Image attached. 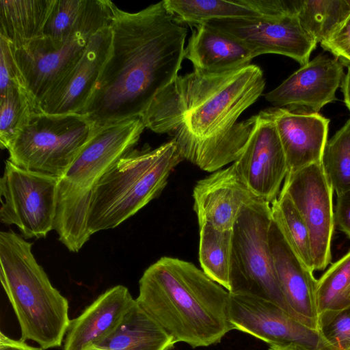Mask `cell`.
<instances>
[{"label": "cell", "instance_id": "5bb4252c", "mask_svg": "<svg viewBox=\"0 0 350 350\" xmlns=\"http://www.w3.org/2000/svg\"><path fill=\"white\" fill-rule=\"evenodd\" d=\"M96 31H79L66 40L40 36L14 49L16 62L36 112L49 90L77 62Z\"/></svg>", "mask_w": 350, "mask_h": 350}, {"label": "cell", "instance_id": "7a4b0ae2", "mask_svg": "<svg viewBox=\"0 0 350 350\" xmlns=\"http://www.w3.org/2000/svg\"><path fill=\"white\" fill-rule=\"evenodd\" d=\"M111 46L85 107L96 128L142 117L155 96L178 75L187 28L164 1L134 13L116 5Z\"/></svg>", "mask_w": 350, "mask_h": 350}, {"label": "cell", "instance_id": "2e32d148", "mask_svg": "<svg viewBox=\"0 0 350 350\" xmlns=\"http://www.w3.org/2000/svg\"><path fill=\"white\" fill-rule=\"evenodd\" d=\"M343 64L336 57L319 55L265 95L276 107L319 112L336 99L344 79Z\"/></svg>", "mask_w": 350, "mask_h": 350}, {"label": "cell", "instance_id": "6da1fadb", "mask_svg": "<svg viewBox=\"0 0 350 350\" xmlns=\"http://www.w3.org/2000/svg\"><path fill=\"white\" fill-rule=\"evenodd\" d=\"M265 86L262 70L253 64L217 73L194 69L161 90L142 119L146 128L172 135L183 159L214 172L241 153L256 116L237 120Z\"/></svg>", "mask_w": 350, "mask_h": 350}, {"label": "cell", "instance_id": "5b68a950", "mask_svg": "<svg viewBox=\"0 0 350 350\" xmlns=\"http://www.w3.org/2000/svg\"><path fill=\"white\" fill-rule=\"evenodd\" d=\"M183 160L174 139L151 149H133L92 188L88 225L91 234L117 227L157 197Z\"/></svg>", "mask_w": 350, "mask_h": 350}, {"label": "cell", "instance_id": "d4e9b609", "mask_svg": "<svg viewBox=\"0 0 350 350\" xmlns=\"http://www.w3.org/2000/svg\"><path fill=\"white\" fill-rule=\"evenodd\" d=\"M168 11L180 23L193 25L224 18H247L262 15L245 0H164Z\"/></svg>", "mask_w": 350, "mask_h": 350}, {"label": "cell", "instance_id": "1f68e13d", "mask_svg": "<svg viewBox=\"0 0 350 350\" xmlns=\"http://www.w3.org/2000/svg\"><path fill=\"white\" fill-rule=\"evenodd\" d=\"M0 94L14 85L25 88L10 42L0 36Z\"/></svg>", "mask_w": 350, "mask_h": 350}, {"label": "cell", "instance_id": "d6986e66", "mask_svg": "<svg viewBox=\"0 0 350 350\" xmlns=\"http://www.w3.org/2000/svg\"><path fill=\"white\" fill-rule=\"evenodd\" d=\"M280 137L288 174L321 163L329 120L317 112L275 107L267 109Z\"/></svg>", "mask_w": 350, "mask_h": 350}, {"label": "cell", "instance_id": "ffe728a7", "mask_svg": "<svg viewBox=\"0 0 350 350\" xmlns=\"http://www.w3.org/2000/svg\"><path fill=\"white\" fill-rule=\"evenodd\" d=\"M135 304L129 289L117 285L99 295L70 320L63 350H88L108 336Z\"/></svg>", "mask_w": 350, "mask_h": 350}, {"label": "cell", "instance_id": "cb8c5ba5", "mask_svg": "<svg viewBox=\"0 0 350 350\" xmlns=\"http://www.w3.org/2000/svg\"><path fill=\"white\" fill-rule=\"evenodd\" d=\"M297 14L304 30L318 43L331 40L350 17V0H298Z\"/></svg>", "mask_w": 350, "mask_h": 350}, {"label": "cell", "instance_id": "ac0fdd59", "mask_svg": "<svg viewBox=\"0 0 350 350\" xmlns=\"http://www.w3.org/2000/svg\"><path fill=\"white\" fill-rule=\"evenodd\" d=\"M193 198L199 227L209 224L220 230H232L242 208L258 199L244 184L233 163L198 180Z\"/></svg>", "mask_w": 350, "mask_h": 350}, {"label": "cell", "instance_id": "9c48e42d", "mask_svg": "<svg viewBox=\"0 0 350 350\" xmlns=\"http://www.w3.org/2000/svg\"><path fill=\"white\" fill-rule=\"evenodd\" d=\"M280 191L290 198L308 228L314 271L324 270L332 260L335 221L334 191L322 162L287 174Z\"/></svg>", "mask_w": 350, "mask_h": 350}, {"label": "cell", "instance_id": "ba28073f", "mask_svg": "<svg viewBox=\"0 0 350 350\" xmlns=\"http://www.w3.org/2000/svg\"><path fill=\"white\" fill-rule=\"evenodd\" d=\"M59 178L27 170L8 159L0 180V220L24 238L45 237L53 229Z\"/></svg>", "mask_w": 350, "mask_h": 350}, {"label": "cell", "instance_id": "4dcf8cb0", "mask_svg": "<svg viewBox=\"0 0 350 350\" xmlns=\"http://www.w3.org/2000/svg\"><path fill=\"white\" fill-rule=\"evenodd\" d=\"M321 332L332 350L350 349V308L340 311L322 324Z\"/></svg>", "mask_w": 350, "mask_h": 350}, {"label": "cell", "instance_id": "4316f807", "mask_svg": "<svg viewBox=\"0 0 350 350\" xmlns=\"http://www.w3.org/2000/svg\"><path fill=\"white\" fill-rule=\"evenodd\" d=\"M316 297L320 327L337 313L350 308V251L317 280Z\"/></svg>", "mask_w": 350, "mask_h": 350}, {"label": "cell", "instance_id": "f546056e", "mask_svg": "<svg viewBox=\"0 0 350 350\" xmlns=\"http://www.w3.org/2000/svg\"><path fill=\"white\" fill-rule=\"evenodd\" d=\"M322 164L336 196L350 190V118L327 141Z\"/></svg>", "mask_w": 350, "mask_h": 350}, {"label": "cell", "instance_id": "30bf717a", "mask_svg": "<svg viewBox=\"0 0 350 350\" xmlns=\"http://www.w3.org/2000/svg\"><path fill=\"white\" fill-rule=\"evenodd\" d=\"M206 24L244 44L256 56L275 53L301 66L309 62L317 42L302 27L297 12L247 18H224Z\"/></svg>", "mask_w": 350, "mask_h": 350}, {"label": "cell", "instance_id": "836d02e7", "mask_svg": "<svg viewBox=\"0 0 350 350\" xmlns=\"http://www.w3.org/2000/svg\"><path fill=\"white\" fill-rule=\"evenodd\" d=\"M334 221L338 228L350 239V190L337 196Z\"/></svg>", "mask_w": 350, "mask_h": 350}, {"label": "cell", "instance_id": "52a82bcc", "mask_svg": "<svg viewBox=\"0 0 350 350\" xmlns=\"http://www.w3.org/2000/svg\"><path fill=\"white\" fill-rule=\"evenodd\" d=\"M96 127L79 113L34 112L8 150L21 168L62 178Z\"/></svg>", "mask_w": 350, "mask_h": 350}, {"label": "cell", "instance_id": "603a6c76", "mask_svg": "<svg viewBox=\"0 0 350 350\" xmlns=\"http://www.w3.org/2000/svg\"><path fill=\"white\" fill-rule=\"evenodd\" d=\"M54 0H0V36L16 49L42 36Z\"/></svg>", "mask_w": 350, "mask_h": 350}, {"label": "cell", "instance_id": "277c9868", "mask_svg": "<svg viewBox=\"0 0 350 350\" xmlns=\"http://www.w3.org/2000/svg\"><path fill=\"white\" fill-rule=\"evenodd\" d=\"M32 245L13 230L0 232V279L23 341L59 347L70 325L68 302L36 261Z\"/></svg>", "mask_w": 350, "mask_h": 350}, {"label": "cell", "instance_id": "4fadbf2b", "mask_svg": "<svg viewBox=\"0 0 350 350\" xmlns=\"http://www.w3.org/2000/svg\"><path fill=\"white\" fill-rule=\"evenodd\" d=\"M145 128L139 116L96 128L59 183L91 193L99 178L133 149Z\"/></svg>", "mask_w": 350, "mask_h": 350}, {"label": "cell", "instance_id": "d590c367", "mask_svg": "<svg viewBox=\"0 0 350 350\" xmlns=\"http://www.w3.org/2000/svg\"><path fill=\"white\" fill-rule=\"evenodd\" d=\"M341 89L344 96V102L350 111V66L344 77L341 84Z\"/></svg>", "mask_w": 350, "mask_h": 350}, {"label": "cell", "instance_id": "3957f363", "mask_svg": "<svg viewBox=\"0 0 350 350\" xmlns=\"http://www.w3.org/2000/svg\"><path fill=\"white\" fill-rule=\"evenodd\" d=\"M135 301L175 344L208 347L234 329L229 292L193 263L176 258L162 257L145 270Z\"/></svg>", "mask_w": 350, "mask_h": 350}, {"label": "cell", "instance_id": "e0dca14e", "mask_svg": "<svg viewBox=\"0 0 350 350\" xmlns=\"http://www.w3.org/2000/svg\"><path fill=\"white\" fill-rule=\"evenodd\" d=\"M269 245L278 281L290 315L304 325L321 332L313 271L293 252L273 221Z\"/></svg>", "mask_w": 350, "mask_h": 350}, {"label": "cell", "instance_id": "83f0119b", "mask_svg": "<svg viewBox=\"0 0 350 350\" xmlns=\"http://www.w3.org/2000/svg\"><path fill=\"white\" fill-rule=\"evenodd\" d=\"M271 207L273 221L287 243L301 262L314 272L309 230L290 198L280 191L278 198L271 204Z\"/></svg>", "mask_w": 350, "mask_h": 350}, {"label": "cell", "instance_id": "d6a6232c", "mask_svg": "<svg viewBox=\"0 0 350 350\" xmlns=\"http://www.w3.org/2000/svg\"><path fill=\"white\" fill-rule=\"evenodd\" d=\"M321 46L347 67L350 66V17L342 28Z\"/></svg>", "mask_w": 350, "mask_h": 350}, {"label": "cell", "instance_id": "74e56055", "mask_svg": "<svg viewBox=\"0 0 350 350\" xmlns=\"http://www.w3.org/2000/svg\"><path fill=\"white\" fill-rule=\"evenodd\" d=\"M348 350H350V349H349Z\"/></svg>", "mask_w": 350, "mask_h": 350}, {"label": "cell", "instance_id": "8d00e7d4", "mask_svg": "<svg viewBox=\"0 0 350 350\" xmlns=\"http://www.w3.org/2000/svg\"><path fill=\"white\" fill-rule=\"evenodd\" d=\"M269 350H312L306 346L296 343L270 345Z\"/></svg>", "mask_w": 350, "mask_h": 350}, {"label": "cell", "instance_id": "8992f818", "mask_svg": "<svg viewBox=\"0 0 350 350\" xmlns=\"http://www.w3.org/2000/svg\"><path fill=\"white\" fill-rule=\"evenodd\" d=\"M271 204L255 199L240 212L232 228L229 293L269 301L288 314L269 245Z\"/></svg>", "mask_w": 350, "mask_h": 350}, {"label": "cell", "instance_id": "e575fe53", "mask_svg": "<svg viewBox=\"0 0 350 350\" xmlns=\"http://www.w3.org/2000/svg\"><path fill=\"white\" fill-rule=\"evenodd\" d=\"M0 350H42V349L30 346L21 340L10 338L1 332Z\"/></svg>", "mask_w": 350, "mask_h": 350}, {"label": "cell", "instance_id": "44dd1931", "mask_svg": "<svg viewBox=\"0 0 350 350\" xmlns=\"http://www.w3.org/2000/svg\"><path fill=\"white\" fill-rule=\"evenodd\" d=\"M195 26L184 53L195 70L208 73L230 71L250 65L256 57L232 36L206 24Z\"/></svg>", "mask_w": 350, "mask_h": 350}, {"label": "cell", "instance_id": "7c38bea8", "mask_svg": "<svg viewBox=\"0 0 350 350\" xmlns=\"http://www.w3.org/2000/svg\"><path fill=\"white\" fill-rule=\"evenodd\" d=\"M232 163L255 197L270 204L278 198L288 165L275 124L267 110L256 115L252 131Z\"/></svg>", "mask_w": 350, "mask_h": 350}, {"label": "cell", "instance_id": "9a60e30c", "mask_svg": "<svg viewBox=\"0 0 350 350\" xmlns=\"http://www.w3.org/2000/svg\"><path fill=\"white\" fill-rule=\"evenodd\" d=\"M110 25L91 36L77 62L54 84L38 105L47 114L80 113L88 103L109 55Z\"/></svg>", "mask_w": 350, "mask_h": 350}, {"label": "cell", "instance_id": "7402d4cb", "mask_svg": "<svg viewBox=\"0 0 350 350\" xmlns=\"http://www.w3.org/2000/svg\"><path fill=\"white\" fill-rule=\"evenodd\" d=\"M174 345L135 301L118 327L94 347L105 350H170Z\"/></svg>", "mask_w": 350, "mask_h": 350}, {"label": "cell", "instance_id": "484cf974", "mask_svg": "<svg viewBox=\"0 0 350 350\" xmlns=\"http://www.w3.org/2000/svg\"><path fill=\"white\" fill-rule=\"evenodd\" d=\"M199 228V261L202 270L229 292L232 230H220L209 224Z\"/></svg>", "mask_w": 350, "mask_h": 350}, {"label": "cell", "instance_id": "f1b7e54d", "mask_svg": "<svg viewBox=\"0 0 350 350\" xmlns=\"http://www.w3.org/2000/svg\"><path fill=\"white\" fill-rule=\"evenodd\" d=\"M36 112L25 88L14 85L0 94V145L8 150L19 132Z\"/></svg>", "mask_w": 350, "mask_h": 350}, {"label": "cell", "instance_id": "8fae6325", "mask_svg": "<svg viewBox=\"0 0 350 350\" xmlns=\"http://www.w3.org/2000/svg\"><path fill=\"white\" fill-rule=\"evenodd\" d=\"M229 315L234 329L269 345L296 343L312 350H332L321 332L304 325L266 299L229 293Z\"/></svg>", "mask_w": 350, "mask_h": 350}]
</instances>
